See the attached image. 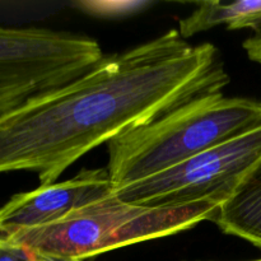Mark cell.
<instances>
[{"label": "cell", "mask_w": 261, "mask_h": 261, "mask_svg": "<svg viewBox=\"0 0 261 261\" xmlns=\"http://www.w3.org/2000/svg\"><path fill=\"white\" fill-rule=\"evenodd\" d=\"M228 82L216 46L167 31L0 114V173L32 171L55 184L93 148Z\"/></svg>", "instance_id": "obj_1"}, {"label": "cell", "mask_w": 261, "mask_h": 261, "mask_svg": "<svg viewBox=\"0 0 261 261\" xmlns=\"http://www.w3.org/2000/svg\"><path fill=\"white\" fill-rule=\"evenodd\" d=\"M261 125V102L201 94L107 143V172L115 190L162 173Z\"/></svg>", "instance_id": "obj_2"}, {"label": "cell", "mask_w": 261, "mask_h": 261, "mask_svg": "<svg viewBox=\"0 0 261 261\" xmlns=\"http://www.w3.org/2000/svg\"><path fill=\"white\" fill-rule=\"evenodd\" d=\"M218 208L212 201L180 206L138 205L111 194L56 223L5 237L55 259L83 261L110 250L186 231L211 221Z\"/></svg>", "instance_id": "obj_3"}, {"label": "cell", "mask_w": 261, "mask_h": 261, "mask_svg": "<svg viewBox=\"0 0 261 261\" xmlns=\"http://www.w3.org/2000/svg\"><path fill=\"white\" fill-rule=\"evenodd\" d=\"M103 58L93 38L0 25V114L75 81Z\"/></svg>", "instance_id": "obj_4"}, {"label": "cell", "mask_w": 261, "mask_h": 261, "mask_svg": "<svg viewBox=\"0 0 261 261\" xmlns=\"http://www.w3.org/2000/svg\"><path fill=\"white\" fill-rule=\"evenodd\" d=\"M260 163L261 125L177 167L116 189L114 194L138 205L180 206L212 201L221 206Z\"/></svg>", "instance_id": "obj_5"}, {"label": "cell", "mask_w": 261, "mask_h": 261, "mask_svg": "<svg viewBox=\"0 0 261 261\" xmlns=\"http://www.w3.org/2000/svg\"><path fill=\"white\" fill-rule=\"evenodd\" d=\"M115 188L106 168L83 170L73 178L41 185L0 206V236L56 223L83 206L107 198Z\"/></svg>", "instance_id": "obj_6"}, {"label": "cell", "mask_w": 261, "mask_h": 261, "mask_svg": "<svg viewBox=\"0 0 261 261\" xmlns=\"http://www.w3.org/2000/svg\"><path fill=\"white\" fill-rule=\"evenodd\" d=\"M211 221L224 233L246 240L261 249V163L217 209Z\"/></svg>", "instance_id": "obj_7"}, {"label": "cell", "mask_w": 261, "mask_h": 261, "mask_svg": "<svg viewBox=\"0 0 261 261\" xmlns=\"http://www.w3.org/2000/svg\"><path fill=\"white\" fill-rule=\"evenodd\" d=\"M224 24L229 31L250 28L254 32L261 28V0H240L224 3L203 2L180 20V35L184 38Z\"/></svg>", "instance_id": "obj_8"}, {"label": "cell", "mask_w": 261, "mask_h": 261, "mask_svg": "<svg viewBox=\"0 0 261 261\" xmlns=\"http://www.w3.org/2000/svg\"><path fill=\"white\" fill-rule=\"evenodd\" d=\"M0 261H65L42 254L10 237L0 236Z\"/></svg>", "instance_id": "obj_9"}, {"label": "cell", "mask_w": 261, "mask_h": 261, "mask_svg": "<svg viewBox=\"0 0 261 261\" xmlns=\"http://www.w3.org/2000/svg\"><path fill=\"white\" fill-rule=\"evenodd\" d=\"M244 48L250 60L261 65V28L244 41Z\"/></svg>", "instance_id": "obj_10"}, {"label": "cell", "mask_w": 261, "mask_h": 261, "mask_svg": "<svg viewBox=\"0 0 261 261\" xmlns=\"http://www.w3.org/2000/svg\"><path fill=\"white\" fill-rule=\"evenodd\" d=\"M73 261H82V260H73Z\"/></svg>", "instance_id": "obj_11"}, {"label": "cell", "mask_w": 261, "mask_h": 261, "mask_svg": "<svg viewBox=\"0 0 261 261\" xmlns=\"http://www.w3.org/2000/svg\"><path fill=\"white\" fill-rule=\"evenodd\" d=\"M255 261H261V260H255Z\"/></svg>", "instance_id": "obj_12"}]
</instances>
